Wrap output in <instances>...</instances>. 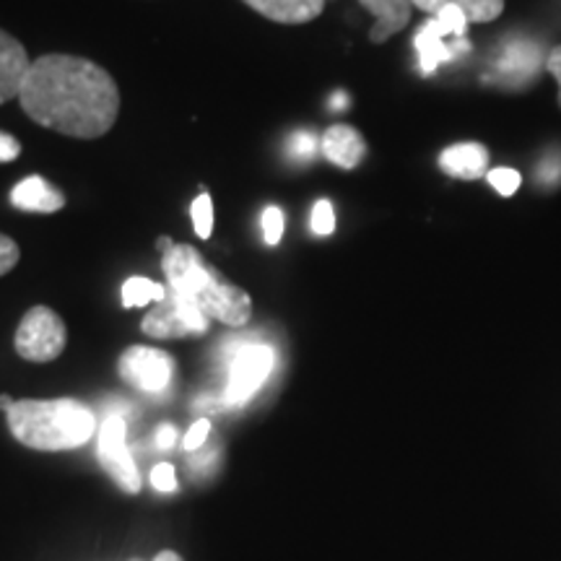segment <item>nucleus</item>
I'll return each mask as SVG.
<instances>
[{
    "label": "nucleus",
    "instance_id": "obj_15",
    "mask_svg": "<svg viewBox=\"0 0 561 561\" xmlns=\"http://www.w3.org/2000/svg\"><path fill=\"white\" fill-rule=\"evenodd\" d=\"M242 3L276 24H307L325 9V0H242Z\"/></svg>",
    "mask_w": 561,
    "mask_h": 561
},
{
    "label": "nucleus",
    "instance_id": "obj_26",
    "mask_svg": "<svg viewBox=\"0 0 561 561\" xmlns=\"http://www.w3.org/2000/svg\"><path fill=\"white\" fill-rule=\"evenodd\" d=\"M314 146H318V140H314L312 133H299V136L291 138L289 153L294 159H310L314 153Z\"/></svg>",
    "mask_w": 561,
    "mask_h": 561
},
{
    "label": "nucleus",
    "instance_id": "obj_24",
    "mask_svg": "<svg viewBox=\"0 0 561 561\" xmlns=\"http://www.w3.org/2000/svg\"><path fill=\"white\" fill-rule=\"evenodd\" d=\"M21 257V250L19 244L11 240V237L0 234V276H5V273H11L13 268H16Z\"/></svg>",
    "mask_w": 561,
    "mask_h": 561
},
{
    "label": "nucleus",
    "instance_id": "obj_4",
    "mask_svg": "<svg viewBox=\"0 0 561 561\" xmlns=\"http://www.w3.org/2000/svg\"><path fill=\"white\" fill-rule=\"evenodd\" d=\"M68 343V328L62 318L50 307L37 305L24 314L19 322L16 339H13V348L21 359L34 364L55 362L66 351Z\"/></svg>",
    "mask_w": 561,
    "mask_h": 561
},
{
    "label": "nucleus",
    "instance_id": "obj_22",
    "mask_svg": "<svg viewBox=\"0 0 561 561\" xmlns=\"http://www.w3.org/2000/svg\"><path fill=\"white\" fill-rule=\"evenodd\" d=\"M286 229V216L278 206H268L263 210V237L268 244H278Z\"/></svg>",
    "mask_w": 561,
    "mask_h": 561
},
{
    "label": "nucleus",
    "instance_id": "obj_3",
    "mask_svg": "<svg viewBox=\"0 0 561 561\" xmlns=\"http://www.w3.org/2000/svg\"><path fill=\"white\" fill-rule=\"evenodd\" d=\"M13 439L37 453H66L94 437L96 419L89 405L76 398L16 401L5 411Z\"/></svg>",
    "mask_w": 561,
    "mask_h": 561
},
{
    "label": "nucleus",
    "instance_id": "obj_28",
    "mask_svg": "<svg viewBox=\"0 0 561 561\" xmlns=\"http://www.w3.org/2000/svg\"><path fill=\"white\" fill-rule=\"evenodd\" d=\"M174 442H178V430L172 424H161L157 430V445L161 450H170V447H174Z\"/></svg>",
    "mask_w": 561,
    "mask_h": 561
},
{
    "label": "nucleus",
    "instance_id": "obj_1",
    "mask_svg": "<svg viewBox=\"0 0 561 561\" xmlns=\"http://www.w3.org/2000/svg\"><path fill=\"white\" fill-rule=\"evenodd\" d=\"M19 102L42 128L81 140L102 138L121 115V89L107 70L62 53L32 60Z\"/></svg>",
    "mask_w": 561,
    "mask_h": 561
},
{
    "label": "nucleus",
    "instance_id": "obj_10",
    "mask_svg": "<svg viewBox=\"0 0 561 561\" xmlns=\"http://www.w3.org/2000/svg\"><path fill=\"white\" fill-rule=\"evenodd\" d=\"M32 58L13 34L0 30V104L19 100Z\"/></svg>",
    "mask_w": 561,
    "mask_h": 561
},
{
    "label": "nucleus",
    "instance_id": "obj_7",
    "mask_svg": "<svg viewBox=\"0 0 561 561\" xmlns=\"http://www.w3.org/2000/svg\"><path fill=\"white\" fill-rule=\"evenodd\" d=\"M117 375L130 388L149 392V396H159L174 380V359L161 348L130 346L123 351L121 362H117Z\"/></svg>",
    "mask_w": 561,
    "mask_h": 561
},
{
    "label": "nucleus",
    "instance_id": "obj_27",
    "mask_svg": "<svg viewBox=\"0 0 561 561\" xmlns=\"http://www.w3.org/2000/svg\"><path fill=\"white\" fill-rule=\"evenodd\" d=\"M21 153V144L11 133L0 130V164H9V161H16Z\"/></svg>",
    "mask_w": 561,
    "mask_h": 561
},
{
    "label": "nucleus",
    "instance_id": "obj_18",
    "mask_svg": "<svg viewBox=\"0 0 561 561\" xmlns=\"http://www.w3.org/2000/svg\"><path fill=\"white\" fill-rule=\"evenodd\" d=\"M432 19H434V24L439 26V32L445 34L447 39H460V37H466L468 24H471L466 13H462L460 9H455V5H445V9L434 13Z\"/></svg>",
    "mask_w": 561,
    "mask_h": 561
},
{
    "label": "nucleus",
    "instance_id": "obj_2",
    "mask_svg": "<svg viewBox=\"0 0 561 561\" xmlns=\"http://www.w3.org/2000/svg\"><path fill=\"white\" fill-rule=\"evenodd\" d=\"M161 271H164L167 284L191 299L208 320H219L229 328H242L250 322V294L210 268L191 244H174L167 255H161Z\"/></svg>",
    "mask_w": 561,
    "mask_h": 561
},
{
    "label": "nucleus",
    "instance_id": "obj_21",
    "mask_svg": "<svg viewBox=\"0 0 561 561\" xmlns=\"http://www.w3.org/2000/svg\"><path fill=\"white\" fill-rule=\"evenodd\" d=\"M310 227H312V231L318 237L333 234V231H335V210H333V203L331 201L322 198V201L314 203Z\"/></svg>",
    "mask_w": 561,
    "mask_h": 561
},
{
    "label": "nucleus",
    "instance_id": "obj_25",
    "mask_svg": "<svg viewBox=\"0 0 561 561\" xmlns=\"http://www.w3.org/2000/svg\"><path fill=\"white\" fill-rule=\"evenodd\" d=\"M208 432H210V421H208V419L195 421V424L191 426V432L185 434V442H182V445H185V450H187V453L201 450L203 442L208 439Z\"/></svg>",
    "mask_w": 561,
    "mask_h": 561
},
{
    "label": "nucleus",
    "instance_id": "obj_8",
    "mask_svg": "<svg viewBox=\"0 0 561 561\" xmlns=\"http://www.w3.org/2000/svg\"><path fill=\"white\" fill-rule=\"evenodd\" d=\"M96 458H100L104 471L125 494H138L140 476L136 460H133L128 450V426H125L121 416L104 419L100 430V445H96Z\"/></svg>",
    "mask_w": 561,
    "mask_h": 561
},
{
    "label": "nucleus",
    "instance_id": "obj_12",
    "mask_svg": "<svg viewBox=\"0 0 561 561\" xmlns=\"http://www.w3.org/2000/svg\"><path fill=\"white\" fill-rule=\"evenodd\" d=\"M11 203L26 214H58L66 208V195L39 174L24 178L11 191Z\"/></svg>",
    "mask_w": 561,
    "mask_h": 561
},
{
    "label": "nucleus",
    "instance_id": "obj_31",
    "mask_svg": "<svg viewBox=\"0 0 561 561\" xmlns=\"http://www.w3.org/2000/svg\"><path fill=\"white\" fill-rule=\"evenodd\" d=\"M153 561H182V557H180V553H174V551H159L157 559H153Z\"/></svg>",
    "mask_w": 561,
    "mask_h": 561
},
{
    "label": "nucleus",
    "instance_id": "obj_14",
    "mask_svg": "<svg viewBox=\"0 0 561 561\" xmlns=\"http://www.w3.org/2000/svg\"><path fill=\"white\" fill-rule=\"evenodd\" d=\"M369 13H375V26H371L369 39L382 45L398 32H403L411 21V0H359Z\"/></svg>",
    "mask_w": 561,
    "mask_h": 561
},
{
    "label": "nucleus",
    "instance_id": "obj_30",
    "mask_svg": "<svg viewBox=\"0 0 561 561\" xmlns=\"http://www.w3.org/2000/svg\"><path fill=\"white\" fill-rule=\"evenodd\" d=\"M157 248H159L161 255H167V252H170V250L174 248V242L170 240V237H159V240H157Z\"/></svg>",
    "mask_w": 561,
    "mask_h": 561
},
{
    "label": "nucleus",
    "instance_id": "obj_13",
    "mask_svg": "<svg viewBox=\"0 0 561 561\" xmlns=\"http://www.w3.org/2000/svg\"><path fill=\"white\" fill-rule=\"evenodd\" d=\"M442 172L455 180H481L489 174V151L486 146L468 140V144H455L439 153Z\"/></svg>",
    "mask_w": 561,
    "mask_h": 561
},
{
    "label": "nucleus",
    "instance_id": "obj_32",
    "mask_svg": "<svg viewBox=\"0 0 561 561\" xmlns=\"http://www.w3.org/2000/svg\"><path fill=\"white\" fill-rule=\"evenodd\" d=\"M13 403H16V401H13L11 396H0V411H9Z\"/></svg>",
    "mask_w": 561,
    "mask_h": 561
},
{
    "label": "nucleus",
    "instance_id": "obj_5",
    "mask_svg": "<svg viewBox=\"0 0 561 561\" xmlns=\"http://www.w3.org/2000/svg\"><path fill=\"white\" fill-rule=\"evenodd\" d=\"M208 328L210 320L206 314L191 299L174 291L172 286H167V297L151 312H146L144 322H140V331L149 335V339L159 341L185 339V335H206Z\"/></svg>",
    "mask_w": 561,
    "mask_h": 561
},
{
    "label": "nucleus",
    "instance_id": "obj_20",
    "mask_svg": "<svg viewBox=\"0 0 561 561\" xmlns=\"http://www.w3.org/2000/svg\"><path fill=\"white\" fill-rule=\"evenodd\" d=\"M486 180H489V185L494 187L496 193L504 195V198H510V195H515L517 187H520V182H523L520 172L510 170V167H500V170H491V172L486 174Z\"/></svg>",
    "mask_w": 561,
    "mask_h": 561
},
{
    "label": "nucleus",
    "instance_id": "obj_16",
    "mask_svg": "<svg viewBox=\"0 0 561 561\" xmlns=\"http://www.w3.org/2000/svg\"><path fill=\"white\" fill-rule=\"evenodd\" d=\"M419 11L424 13H437L445 5H455L466 13L471 24H489V21L500 19L504 11V0H411Z\"/></svg>",
    "mask_w": 561,
    "mask_h": 561
},
{
    "label": "nucleus",
    "instance_id": "obj_17",
    "mask_svg": "<svg viewBox=\"0 0 561 561\" xmlns=\"http://www.w3.org/2000/svg\"><path fill=\"white\" fill-rule=\"evenodd\" d=\"M167 297V286L157 284V280L151 278H144V276H133L123 284V307H144L149 305V301H159Z\"/></svg>",
    "mask_w": 561,
    "mask_h": 561
},
{
    "label": "nucleus",
    "instance_id": "obj_11",
    "mask_svg": "<svg viewBox=\"0 0 561 561\" xmlns=\"http://www.w3.org/2000/svg\"><path fill=\"white\" fill-rule=\"evenodd\" d=\"M320 149L331 164L341 167V170H356L362 159L367 157V140L351 125H331L320 138Z\"/></svg>",
    "mask_w": 561,
    "mask_h": 561
},
{
    "label": "nucleus",
    "instance_id": "obj_23",
    "mask_svg": "<svg viewBox=\"0 0 561 561\" xmlns=\"http://www.w3.org/2000/svg\"><path fill=\"white\" fill-rule=\"evenodd\" d=\"M151 483L157 491H164V494H172L178 491V476H174V468L170 462H159L151 471Z\"/></svg>",
    "mask_w": 561,
    "mask_h": 561
},
{
    "label": "nucleus",
    "instance_id": "obj_9",
    "mask_svg": "<svg viewBox=\"0 0 561 561\" xmlns=\"http://www.w3.org/2000/svg\"><path fill=\"white\" fill-rule=\"evenodd\" d=\"M413 45H416L419 66L424 76H432L442 62H450L453 58H458L460 53L471 50V45H468L466 37L447 42L445 34L439 32V26L434 24V19L419 26L416 37H413Z\"/></svg>",
    "mask_w": 561,
    "mask_h": 561
},
{
    "label": "nucleus",
    "instance_id": "obj_29",
    "mask_svg": "<svg viewBox=\"0 0 561 561\" xmlns=\"http://www.w3.org/2000/svg\"><path fill=\"white\" fill-rule=\"evenodd\" d=\"M546 68H549V73L553 76V81H557V87H559V107H561V47L551 50L549 60H546Z\"/></svg>",
    "mask_w": 561,
    "mask_h": 561
},
{
    "label": "nucleus",
    "instance_id": "obj_6",
    "mask_svg": "<svg viewBox=\"0 0 561 561\" xmlns=\"http://www.w3.org/2000/svg\"><path fill=\"white\" fill-rule=\"evenodd\" d=\"M273 364H276V354H273L271 346H265V343H244V346L234 354V359H231L229 382L227 390H224V403H248L250 398L263 388V382L268 380Z\"/></svg>",
    "mask_w": 561,
    "mask_h": 561
},
{
    "label": "nucleus",
    "instance_id": "obj_19",
    "mask_svg": "<svg viewBox=\"0 0 561 561\" xmlns=\"http://www.w3.org/2000/svg\"><path fill=\"white\" fill-rule=\"evenodd\" d=\"M191 216L195 234H198L201 240H208V237L214 234V203H210L208 193H201L198 198L193 201Z\"/></svg>",
    "mask_w": 561,
    "mask_h": 561
}]
</instances>
